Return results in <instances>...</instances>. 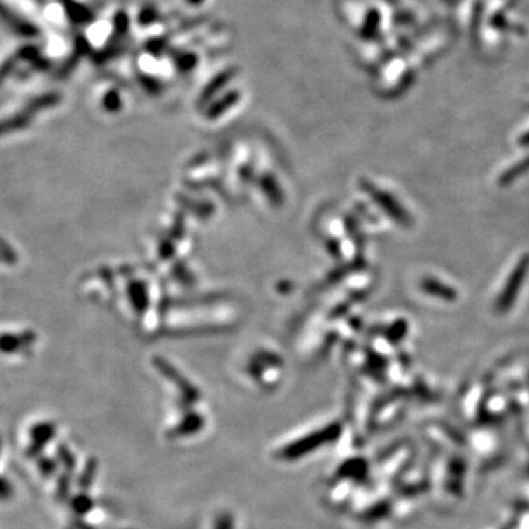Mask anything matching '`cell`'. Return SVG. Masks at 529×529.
<instances>
[{"label":"cell","instance_id":"1","mask_svg":"<svg viewBox=\"0 0 529 529\" xmlns=\"http://www.w3.org/2000/svg\"><path fill=\"white\" fill-rule=\"evenodd\" d=\"M338 428L337 426H328V428H323L320 431L309 434L307 437H302L292 443L287 444L284 449L279 450L278 458L281 460H299L303 456L315 451L319 449L322 444L330 443V441L335 439L338 435Z\"/></svg>","mask_w":529,"mask_h":529},{"label":"cell","instance_id":"2","mask_svg":"<svg viewBox=\"0 0 529 529\" xmlns=\"http://www.w3.org/2000/svg\"><path fill=\"white\" fill-rule=\"evenodd\" d=\"M529 264V258H523L516 268L513 269L512 275L509 276V281L505 287V290L500 294V297L497 300V309L500 312H506L510 309L512 303L516 299V294L519 292L523 279L526 276V269Z\"/></svg>","mask_w":529,"mask_h":529},{"label":"cell","instance_id":"3","mask_svg":"<svg viewBox=\"0 0 529 529\" xmlns=\"http://www.w3.org/2000/svg\"><path fill=\"white\" fill-rule=\"evenodd\" d=\"M55 432H56V430H55V426L52 423L44 422V423L36 425L34 428L31 430V444H29L28 453L33 454V456L38 454L44 449V446L49 444L50 441L53 439Z\"/></svg>","mask_w":529,"mask_h":529},{"label":"cell","instance_id":"4","mask_svg":"<svg viewBox=\"0 0 529 529\" xmlns=\"http://www.w3.org/2000/svg\"><path fill=\"white\" fill-rule=\"evenodd\" d=\"M203 428V419L199 416H187L181 421L178 428L172 431V437H190Z\"/></svg>","mask_w":529,"mask_h":529},{"label":"cell","instance_id":"5","mask_svg":"<svg viewBox=\"0 0 529 529\" xmlns=\"http://www.w3.org/2000/svg\"><path fill=\"white\" fill-rule=\"evenodd\" d=\"M422 287L430 294H432V296H438V297H443V299H447V300H451V299L456 297L454 291L450 287L439 284L438 281H432V279H430V281H425L422 284Z\"/></svg>","mask_w":529,"mask_h":529},{"label":"cell","instance_id":"6","mask_svg":"<svg viewBox=\"0 0 529 529\" xmlns=\"http://www.w3.org/2000/svg\"><path fill=\"white\" fill-rule=\"evenodd\" d=\"M73 513L78 514V516H84V514H87L88 512L92 510L93 507V500L85 495V494H80V495H76L72 498V505H71Z\"/></svg>","mask_w":529,"mask_h":529},{"label":"cell","instance_id":"7","mask_svg":"<svg viewBox=\"0 0 529 529\" xmlns=\"http://www.w3.org/2000/svg\"><path fill=\"white\" fill-rule=\"evenodd\" d=\"M94 475H96V462L90 460V462H88L85 465V469L83 470V474L80 477V482H78L80 487L84 488V490H87L88 487H90Z\"/></svg>","mask_w":529,"mask_h":529},{"label":"cell","instance_id":"8","mask_svg":"<svg viewBox=\"0 0 529 529\" xmlns=\"http://www.w3.org/2000/svg\"><path fill=\"white\" fill-rule=\"evenodd\" d=\"M57 456H59V459H61V463L66 467L68 472H72L73 466H76V459H73V454L71 453V450L66 449V446H61L57 449Z\"/></svg>","mask_w":529,"mask_h":529},{"label":"cell","instance_id":"9","mask_svg":"<svg viewBox=\"0 0 529 529\" xmlns=\"http://www.w3.org/2000/svg\"><path fill=\"white\" fill-rule=\"evenodd\" d=\"M215 529H234V518L228 512H223L218 514L215 521Z\"/></svg>","mask_w":529,"mask_h":529},{"label":"cell","instance_id":"10","mask_svg":"<svg viewBox=\"0 0 529 529\" xmlns=\"http://www.w3.org/2000/svg\"><path fill=\"white\" fill-rule=\"evenodd\" d=\"M38 466H40V470H41V474H43L44 477H50V475L55 474L56 465H55V462H52L50 459H43V460H40Z\"/></svg>","mask_w":529,"mask_h":529},{"label":"cell","instance_id":"11","mask_svg":"<svg viewBox=\"0 0 529 529\" xmlns=\"http://www.w3.org/2000/svg\"><path fill=\"white\" fill-rule=\"evenodd\" d=\"M10 493H12V487L9 485V482L3 478H0V498L2 500L9 498Z\"/></svg>","mask_w":529,"mask_h":529},{"label":"cell","instance_id":"12","mask_svg":"<svg viewBox=\"0 0 529 529\" xmlns=\"http://www.w3.org/2000/svg\"><path fill=\"white\" fill-rule=\"evenodd\" d=\"M68 487H69V482L66 481V477H64L62 482H59V495L65 497L68 493Z\"/></svg>","mask_w":529,"mask_h":529}]
</instances>
